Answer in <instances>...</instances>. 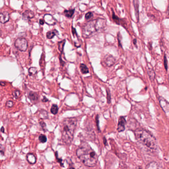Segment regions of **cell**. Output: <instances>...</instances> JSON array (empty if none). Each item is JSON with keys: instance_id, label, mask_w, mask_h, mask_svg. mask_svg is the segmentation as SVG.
<instances>
[{"instance_id": "6da1fadb", "label": "cell", "mask_w": 169, "mask_h": 169, "mask_svg": "<svg viewBox=\"0 0 169 169\" xmlns=\"http://www.w3.org/2000/svg\"><path fill=\"white\" fill-rule=\"evenodd\" d=\"M76 155L85 166L94 167L96 166L98 161V156L86 142L81 143L76 150Z\"/></svg>"}, {"instance_id": "7a4b0ae2", "label": "cell", "mask_w": 169, "mask_h": 169, "mask_svg": "<svg viewBox=\"0 0 169 169\" xmlns=\"http://www.w3.org/2000/svg\"><path fill=\"white\" fill-rule=\"evenodd\" d=\"M77 125L76 118H67L62 121L60 125L61 140L66 145H70L73 141Z\"/></svg>"}, {"instance_id": "3957f363", "label": "cell", "mask_w": 169, "mask_h": 169, "mask_svg": "<svg viewBox=\"0 0 169 169\" xmlns=\"http://www.w3.org/2000/svg\"><path fill=\"white\" fill-rule=\"evenodd\" d=\"M134 133L136 140L143 145L153 151L157 149L158 146L156 139L147 131L144 129H137Z\"/></svg>"}, {"instance_id": "277c9868", "label": "cell", "mask_w": 169, "mask_h": 169, "mask_svg": "<svg viewBox=\"0 0 169 169\" xmlns=\"http://www.w3.org/2000/svg\"><path fill=\"white\" fill-rule=\"evenodd\" d=\"M95 20L89 21L86 23L82 29V35L84 38L92 37L97 32L95 27Z\"/></svg>"}, {"instance_id": "5b68a950", "label": "cell", "mask_w": 169, "mask_h": 169, "mask_svg": "<svg viewBox=\"0 0 169 169\" xmlns=\"http://www.w3.org/2000/svg\"><path fill=\"white\" fill-rule=\"evenodd\" d=\"M16 47L18 50L21 52L26 51L28 48V42L26 39L24 38H19L15 43Z\"/></svg>"}, {"instance_id": "8992f818", "label": "cell", "mask_w": 169, "mask_h": 169, "mask_svg": "<svg viewBox=\"0 0 169 169\" xmlns=\"http://www.w3.org/2000/svg\"><path fill=\"white\" fill-rule=\"evenodd\" d=\"M106 26V20L104 18H99L96 20L95 27L97 32H102L104 30Z\"/></svg>"}, {"instance_id": "52a82bcc", "label": "cell", "mask_w": 169, "mask_h": 169, "mask_svg": "<svg viewBox=\"0 0 169 169\" xmlns=\"http://www.w3.org/2000/svg\"><path fill=\"white\" fill-rule=\"evenodd\" d=\"M104 61L105 64L107 67H111L115 64L116 62V59L112 55L107 54L104 57Z\"/></svg>"}, {"instance_id": "ba28073f", "label": "cell", "mask_w": 169, "mask_h": 169, "mask_svg": "<svg viewBox=\"0 0 169 169\" xmlns=\"http://www.w3.org/2000/svg\"><path fill=\"white\" fill-rule=\"evenodd\" d=\"M44 19L46 24L49 25H54L56 23V20L50 14H46L44 17Z\"/></svg>"}, {"instance_id": "9c48e42d", "label": "cell", "mask_w": 169, "mask_h": 169, "mask_svg": "<svg viewBox=\"0 0 169 169\" xmlns=\"http://www.w3.org/2000/svg\"><path fill=\"white\" fill-rule=\"evenodd\" d=\"M159 101L161 107L163 110L165 112H169V102L166 101L163 97H160L159 98Z\"/></svg>"}, {"instance_id": "30bf717a", "label": "cell", "mask_w": 169, "mask_h": 169, "mask_svg": "<svg viewBox=\"0 0 169 169\" xmlns=\"http://www.w3.org/2000/svg\"><path fill=\"white\" fill-rule=\"evenodd\" d=\"M126 123V120L124 117H120L118 120L117 131L120 133L125 131V124Z\"/></svg>"}, {"instance_id": "8fae6325", "label": "cell", "mask_w": 169, "mask_h": 169, "mask_svg": "<svg viewBox=\"0 0 169 169\" xmlns=\"http://www.w3.org/2000/svg\"><path fill=\"white\" fill-rule=\"evenodd\" d=\"M28 97L31 102L34 104L37 103L39 101V95L37 93L34 92L33 91H30L28 93Z\"/></svg>"}, {"instance_id": "7c38bea8", "label": "cell", "mask_w": 169, "mask_h": 169, "mask_svg": "<svg viewBox=\"0 0 169 169\" xmlns=\"http://www.w3.org/2000/svg\"><path fill=\"white\" fill-rule=\"evenodd\" d=\"M35 17L34 13L30 10L25 11L22 14V18L25 20H29Z\"/></svg>"}, {"instance_id": "4fadbf2b", "label": "cell", "mask_w": 169, "mask_h": 169, "mask_svg": "<svg viewBox=\"0 0 169 169\" xmlns=\"http://www.w3.org/2000/svg\"><path fill=\"white\" fill-rule=\"evenodd\" d=\"M10 19L9 14L8 12H3L0 13V22L6 23L8 22Z\"/></svg>"}, {"instance_id": "5bb4252c", "label": "cell", "mask_w": 169, "mask_h": 169, "mask_svg": "<svg viewBox=\"0 0 169 169\" xmlns=\"http://www.w3.org/2000/svg\"><path fill=\"white\" fill-rule=\"evenodd\" d=\"M26 159L28 162L30 164L33 165L36 163V161H37L36 157L32 153H29L27 154V155H26Z\"/></svg>"}, {"instance_id": "9a60e30c", "label": "cell", "mask_w": 169, "mask_h": 169, "mask_svg": "<svg viewBox=\"0 0 169 169\" xmlns=\"http://www.w3.org/2000/svg\"><path fill=\"white\" fill-rule=\"evenodd\" d=\"M148 74L149 76V78L151 79V80L153 81L155 77V73L153 69V68L151 67V66H148Z\"/></svg>"}, {"instance_id": "2e32d148", "label": "cell", "mask_w": 169, "mask_h": 169, "mask_svg": "<svg viewBox=\"0 0 169 169\" xmlns=\"http://www.w3.org/2000/svg\"><path fill=\"white\" fill-rule=\"evenodd\" d=\"M58 34V31L56 30V29H53L52 30L48 31L47 33L46 36H47V37L48 39H52L55 36H56Z\"/></svg>"}, {"instance_id": "e0dca14e", "label": "cell", "mask_w": 169, "mask_h": 169, "mask_svg": "<svg viewBox=\"0 0 169 169\" xmlns=\"http://www.w3.org/2000/svg\"><path fill=\"white\" fill-rule=\"evenodd\" d=\"M75 12V9H70L69 10H65L64 11V14L65 16L68 18H72Z\"/></svg>"}, {"instance_id": "ac0fdd59", "label": "cell", "mask_w": 169, "mask_h": 169, "mask_svg": "<svg viewBox=\"0 0 169 169\" xmlns=\"http://www.w3.org/2000/svg\"><path fill=\"white\" fill-rule=\"evenodd\" d=\"M146 169H159V167L158 163L156 162H152L148 164L146 167Z\"/></svg>"}, {"instance_id": "d6986e66", "label": "cell", "mask_w": 169, "mask_h": 169, "mask_svg": "<svg viewBox=\"0 0 169 169\" xmlns=\"http://www.w3.org/2000/svg\"><path fill=\"white\" fill-rule=\"evenodd\" d=\"M133 3L135 10V16L137 20L138 21V0H133Z\"/></svg>"}, {"instance_id": "ffe728a7", "label": "cell", "mask_w": 169, "mask_h": 169, "mask_svg": "<svg viewBox=\"0 0 169 169\" xmlns=\"http://www.w3.org/2000/svg\"><path fill=\"white\" fill-rule=\"evenodd\" d=\"M80 68L81 72L84 74H87L89 72V70L88 68L87 67V66L84 64H81L80 65Z\"/></svg>"}, {"instance_id": "44dd1931", "label": "cell", "mask_w": 169, "mask_h": 169, "mask_svg": "<svg viewBox=\"0 0 169 169\" xmlns=\"http://www.w3.org/2000/svg\"><path fill=\"white\" fill-rule=\"evenodd\" d=\"M66 42V40L64 39L58 43V48L61 53H62L64 49V47Z\"/></svg>"}, {"instance_id": "7402d4cb", "label": "cell", "mask_w": 169, "mask_h": 169, "mask_svg": "<svg viewBox=\"0 0 169 169\" xmlns=\"http://www.w3.org/2000/svg\"><path fill=\"white\" fill-rule=\"evenodd\" d=\"M112 18H113V20H114V21L116 23V24H117L118 25H121V23H120V22H121V19L119 18V17H118L115 14V13H114V12H113V10H112Z\"/></svg>"}, {"instance_id": "603a6c76", "label": "cell", "mask_w": 169, "mask_h": 169, "mask_svg": "<svg viewBox=\"0 0 169 169\" xmlns=\"http://www.w3.org/2000/svg\"><path fill=\"white\" fill-rule=\"evenodd\" d=\"M58 107L57 105L56 104H53L51 106V112L53 115H56L58 113Z\"/></svg>"}, {"instance_id": "cb8c5ba5", "label": "cell", "mask_w": 169, "mask_h": 169, "mask_svg": "<svg viewBox=\"0 0 169 169\" xmlns=\"http://www.w3.org/2000/svg\"><path fill=\"white\" fill-rule=\"evenodd\" d=\"M28 72H29L30 75H34L37 74L38 72V70H37V68L35 67H31V68H29L28 70Z\"/></svg>"}, {"instance_id": "d4e9b609", "label": "cell", "mask_w": 169, "mask_h": 169, "mask_svg": "<svg viewBox=\"0 0 169 169\" xmlns=\"http://www.w3.org/2000/svg\"><path fill=\"white\" fill-rule=\"evenodd\" d=\"M39 140L41 143H45L47 141L46 136L44 135H40L39 136Z\"/></svg>"}, {"instance_id": "484cf974", "label": "cell", "mask_w": 169, "mask_h": 169, "mask_svg": "<svg viewBox=\"0 0 169 169\" xmlns=\"http://www.w3.org/2000/svg\"><path fill=\"white\" fill-rule=\"evenodd\" d=\"M20 94H21V92L19 90H16L15 91H14L13 93V96L16 98V99H17L19 97V96H20Z\"/></svg>"}, {"instance_id": "4316f807", "label": "cell", "mask_w": 169, "mask_h": 169, "mask_svg": "<svg viewBox=\"0 0 169 169\" xmlns=\"http://www.w3.org/2000/svg\"><path fill=\"white\" fill-rule=\"evenodd\" d=\"M94 14L92 12H88L87 13L86 15H85V19L87 20H89L90 19H91L92 17H93Z\"/></svg>"}, {"instance_id": "83f0119b", "label": "cell", "mask_w": 169, "mask_h": 169, "mask_svg": "<svg viewBox=\"0 0 169 169\" xmlns=\"http://www.w3.org/2000/svg\"><path fill=\"white\" fill-rule=\"evenodd\" d=\"M107 92V103H110L111 102V94L110 93V91L109 89L106 90Z\"/></svg>"}, {"instance_id": "f1b7e54d", "label": "cell", "mask_w": 169, "mask_h": 169, "mask_svg": "<svg viewBox=\"0 0 169 169\" xmlns=\"http://www.w3.org/2000/svg\"><path fill=\"white\" fill-rule=\"evenodd\" d=\"M55 156H56V159L57 160V162L58 163H59V164H60V166H63V161H62V160L61 159H59L58 158V154H57V152H56L55 153Z\"/></svg>"}, {"instance_id": "f546056e", "label": "cell", "mask_w": 169, "mask_h": 169, "mask_svg": "<svg viewBox=\"0 0 169 169\" xmlns=\"http://www.w3.org/2000/svg\"><path fill=\"white\" fill-rule=\"evenodd\" d=\"M6 106L9 108H12L14 106V102L12 101H8L6 103Z\"/></svg>"}, {"instance_id": "4dcf8cb0", "label": "cell", "mask_w": 169, "mask_h": 169, "mask_svg": "<svg viewBox=\"0 0 169 169\" xmlns=\"http://www.w3.org/2000/svg\"><path fill=\"white\" fill-rule=\"evenodd\" d=\"M5 151V147L2 144H0V152L3 154L4 155Z\"/></svg>"}, {"instance_id": "1f68e13d", "label": "cell", "mask_w": 169, "mask_h": 169, "mask_svg": "<svg viewBox=\"0 0 169 169\" xmlns=\"http://www.w3.org/2000/svg\"><path fill=\"white\" fill-rule=\"evenodd\" d=\"M72 34H73L74 37H75V36L78 37V35H77V33L76 29L75 28H74L73 26L72 27Z\"/></svg>"}, {"instance_id": "d6a6232c", "label": "cell", "mask_w": 169, "mask_h": 169, "mask_svg": "<svg viewBox=\"0 0 169 169\" xmlns=\"http://www.w3.org/2000/svg\"><path fill=\"white\" fill-rule=\"evenodd\" d=\"M164 65H165V68L166 70H167L168 69V63H167V60L166 58V56L165 55L164 56Z\"/></svg>"}, {"instance_id": "836d02e7", "label": "cell", "mask_w": 169, "mask_h": 169, "mask_svg": "<svg viewBox=\"0 0 169 169\" xmlns=\"http://www.w3.org/2000/svg\"><path fill=\"white\" fill-rule=\"evenodd\" d=\"M40 125H41V126H42V128L43 129H45V128L46 127V123H45L44 122H43V121L40 122Z\"/></svg>"}, {"instance_id": "e575fe53", "label": "cell", "mask_w": 169, "mask_h": 169, "mask_svg": "<svg viewBox=\"0 0 169 169\" xmlns=\"http://www.w3.org/2000/svg\"><path fill=\"white\" fill-rule=\"evenodd\" d=\"M45 23V20L44 19H40V21H39V23L40 25H43L44 24V23Z\"/></svg>"}, {"instance_id": "d590c367", "label": "cell", "mask_w": 169, "mask_h": 169, "mask_svg": "<svg viewBox=\"0 0 169 169\" xmlns=\"http://www.w3.org/2000/svg\"><path fill=\"white\" fill-rule=\"evenodd\" d=\"M103 143H104V144L105 146H107V140L105 138V137H103Z\"/></svg>"}, {"instance_id": "8d00e7d4", "label": "cell", "mask_w": 169, "mask_h": 169, "mask_svg": "<svg viewBox=\"0 0 169 169\" xmlns=\"http://www.w3.org/2000/svg\"><path fill=\"white\" fill-rule=\"evenodd\" d=\"M96 121H97V126H98V128L99 129V130H100V128H99V118H98V116H97V118H96Z\"/></svg>"}, {"instance_id": "74e56055", "label": "cell", "mask_w": 169, "mask_h": 169, "mask_svg": "<svg viewBox=\"0 0 169 169\" xmlns=\"http://www.w3.org/2000/svg\"><path fill=\"white\" fill-rule=\"evenodd\" d=\"M48 101H49V100L46 97H44V98H43V99L42 100V101L43 102H48Z\"/></svg>"}, {"instance_id": "f35d334b", "label": "cell", "mask_w": 169, "mask_h": 169, "mask_svg": "<svg viewBox=\"0 0 169 169\" xmlns=\"http://www.w3.org/2000/svg\"><path fill=\"white\" fill-rule=\"evenodd\" d=\"M0 85H1V86H5V85H6V83L5 82H2V81H1L0 82Z\"/></svg>"}, {"instance_id": "ab89813d", "label": "cell", "mask_w": 169, "mask_h": 169, "mask_svg": "<svg viewBox=\"0 0 169 169\" xmlns=\"http://www.w3.org/2000/svg\"><path fill=\"white\" fill-rule=\"evenodd\" d=\"M1 131L2 132V133H5V129H4V128L3 126V127H2L1 128Z\"/></svg>"}, {"instance_id": "60d3db41", "label": "cell", "mask_w": 169, "mask_h": 169, "mask_svg": "<svg viewBox=\"0 0 169 169\" xmlns=\"http://www.w3.org/2000/svg\"><path fill=\"white\" fill-rule=\"evenodd\" d=\"M133 42H134V45L136 46V39H135L134 40V41H133Z\"/></svg>"}, {"instance_id": "b9f144b4", "label": "cell", "mask_w": 169, "mask_h": 169, "mask_svg": "<svg viewBox=\"0 0 169 169\" xmlns=\"http://www.w3.org/2000/svg\"><path fill=\"white\" fill-rule=\"evenodd\" d=\"M2 30L0 29V37L2 36Z\"/></svg>"}, {"instance_id": "7bdbcfd3", "label": "cell", "mask_w": 169, "mask_h": 169, "mask_svg": "<svg viewBox=\"0 0 169 169\" xmlns=\"http://www.w3.org/2000/svg\"><path fill=\"white\" fill-rule=\"evenodd\" d=\"M168 13H169V8H168Z\"/></svg>"}]
</instances>
